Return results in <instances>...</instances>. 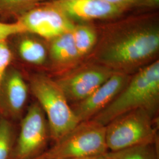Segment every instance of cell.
I'll return each instance as SVG.
<instances>
[{
  "label": "cell",
  "instance_id": "1",
  "mask_svg": "<svg viewBox=\"0 0 159 159\" xmlns=\"http://www.w3.org/2000/svg\"><path fill=\"white\" fill-rule=\"evenodd\" d=\"M159 50L157 18H133L120 23L104 34L92 52L90 62L114 73L132 75L156 60Z\"/></svg>",
  "mask_w": 159,
  "mask_h": 159
},
{
  "label": "cell",
  "instance_id": "2",
  "mask_svg": "<svg viewBox=\"0 0 159 159\" xmlns=\"http://www.w3.org/2000/svg\"><path fill=\"white\" fill-rule=\"evenodd\" d=\"M159 104V61L155 60L133 74L127 85L108 106L92 119L102 125L137 109L157 115Z\"/></svg>",
  "mask_w": 159,
  "mask_h": 159
},
{
  "label": "cell",
  "instance_id": "3",
  "mask_svg": "<svg viewBox=\"0 0 159 159\" xmlns=\"http://www.w3.org/2000/svg\"><path fill=\"white\" fill-rule=\"evenodd\" d=\"M31 94L39 104L48 121L50 139L54 143L79 123L71 104L54 79L41 71L24 70Z\"/></svg>",
  "mask_w": 159,
  "mask_h": 159
},
{
  "label": "cell",
  "instance_id": "4",
  "mask_svg": "<svg viewBox=\"0 0 159 159\" xmlns=\"http://www.w3.org/2000/svg\"><path fill=\"white\" fill-rule=\"evenodd\" d=\"M106 126L90 120L80 122L44 152L47 159L83 158L108 152Z\"/></svg>",
  "mask_w": 159,
  "mask_h": 159
},
{
  "label": "cell",
  "instance_id": "5",
  "mask_svg": "<svg viewBox=\"0 0 159 159\" xmlns=\"http://www.w3.org/2000/svg\"><path fill=\"white\" fill-rule=\"evenodd\" d=\"M156 116L143 109L121 115L106 125V144L110 151L157 142Z\"/></svg>",
  "mask_w": 159,
  "mask_h": 159
},
{
  "label": "cell",
  "instance_id": "6",
  "mask_svg": "<svg viewBox=\"0 0 159 159\" xmlns=\"http://www.w3.org/2000/svg\"><path fill=\"white\" fill-rule=\"evenodd\" d=\"M50 130L46 115L35 100L29 105L19 123L12 159H33L44 153Z\"/></svg>",
  "mask_w": 159,
  "mask_h": 159
},
{
  "label": "cell",
  "instance_id": "7",
  "mask_svg": "<svg viewBox=\"0 0 159 159\" xmlns=\"http://www.w3.org/2000/svg\"><path fill=\"white\" fill-rule=\"evenodd\" d=\"M113 73L104 66L89 62L57 75L54 80L69 103L75 104L89 96Z\"/></svg>",
  "mask_w": 159,
  "mask_h": 159
},
{
  "label": "cell",
  "instance_id": "8",
  "mask_svg": "<svg viewBox=\"0 0 159 159\" xmlns=\"http://www.w3.org/2000/svg\"><path fill=\"white\" fill-rule=\"evenodd\" d=\"M17 21L24 31L39 35L45 40H51L74 27L70 20L52 1H45L26 12Z\"/></svg>",
  "mask_w": 159,
  "mask_h": 159
},
{
  "label": "cell",
  "instance_id": "9",
  "mask_svg": "<svg viewBox=\"0 0 159 159\" xmlns=\"http://www.w3.org/2000/svg\"><path fill=\"white\" fill-rule=\"evenodd\" d=\"M30 94L24 71L11 64L0 84V116L19 123L29 107Z\"/></svg>",
  "mask_w": 159,
  "mask_h": 159
},
{
  "label": "cell",
  "instance_id": "10",
  "mask_svg": "<svg viewBox=\"0 0 159 159\" xmlns=\"http://www.w3.org/2000/svg\"><path fill=\"white\" fill-rule=\"evenodd\" d=\"M7 43L11 51L12 64L20 68H37L48 71V41L35 34L23 31L10 37Z\"/></svg>",
  "mask_w": 159,
  "mask_h": 159
},
{
  "label": "cell",
  "instance_id": "11",
  "mask_svg": "<svg viewBox=\"0 0 159 159\" xmlns=\"http://www.w3.org/2000/svg\"><path fill=\"white\" fill-rule=\"evenodd\" d=\"M131 77L130 75L114 73L89 96L71 105L79 123L92 119L108 106L127 85Z\"/></svg>",
  "mask_w": 159,
  "mask_h": 159
},
{
  "label": "cell",
  "instance_id": "12",
  "mask_svg": "<svg viewBox=\"0 0 159 159\" xmlns=\"http://www.w3.org/2000/svg\"><path fill=\"white\" fill-rule=\"evenodd\" d=\"M52 1L73 21L113 18L119 16L125 11L103 0Z\"/></svg>",
  "mask_w": 159,
  "mask_h": 159
},
{
  "label": "cell",
  "instance_id": "13",
  "mask_svg": "<svg viewBox=\"0 0 159 159\" xmlns=\"http://www.w3.org/2000/svg\"><path fill=\"white\" fill-rule=\"evenodd\" d=\"M48 71L52 74H63L66 70L75 67L81 61L74 44L71 31L48 40Z\"/></svg>",
  "mask_w": 159,
  "mask_h": 159
},
{
  "label": "cell",
  "instance_id": "14",
  "mask_svg": "<svg viewBox=\"0 0 159 159\" xmlns=\"http://www.w3.org/2000/svg\"><path fill=\"white\" fill-rule=\"evenodd\" d=\"M71 34L81 59L90 56L98 41L96 29L89 24H75Z\"/></svg>",
  "mask_w": 159,
  "mask_h": 159
},
{
  "label": "cell",
  "instance_id": "15",
  "mask_svg": "<svg viewBox=\"0 0 159 159\" xmlns=\"http://www.w3.org/2000/svg\"><path fill=\"white\" fill-rule=\"evenodd\" d=\"M157 142L135 146L117 151H108L102 159H159Z\"/></svg>",
  "mask_w": 159,
  "mask_h": 159
},
{
  "label": "cell",
  "instance_id": "16",
  "mask_svg": "<svg viewBox=\"0 0 159 159\" xmlns=\"http://www.w3.org/2000/svg\"><path fill=\"white\" fill-rule=\"evenodd\" d=\"M47 0H0V20L14 22L35 6Z\"/></svg>",
  "mask_w": 159,
  "mask_h": 159
},
{
  "label": "cell",
  "instance_id": "17",
  "mask_svg": "<svg viewBox=\"0 0 159 159\" xmlns=\"http://www.w3.org/2000/svg\"><path fill=\"white\" fill-rule=\"evenodd\" d=\"M19 123L0 116V159H12Z\"/></svg>",
  "mask_w": 159,
  "mask_h": 159
},
{
  "label": "cell",
  "instance_id": "18",
  "mask_svg": "<svg viewBox=\"0 0 159 159\" xmlns=\"http://www.w3.org/2000/svg\"><path fill=\"white\" fill-rule=\"evenodd\" d=\"M12 63V56L7 41L0 42V84Z\"/></svg>",
  "mask_w": 159,
  "mask_h": 159
},
{
  "label": "cell",
  "instance_id": "19",
  "mask_svg": "<svg viewBox=\"0 0 159 159\" xmlns=\"http://www.w3.org/2000/svg\"><path fill=\"white\" fill-rule=\"evenodd\" d=\"M24 31L18 21L6 23L0 21V42L7 40L14 34Z\"/></svg>",
  "mask_w": 159,
  "mask_h": 159
},
{
  "label": "cell",
  "instance_id": "20",
  "mask_svg": "<svg viewBox=\"0 0 159 159\" xmlns=\"http://www.w3.org/2000/svg\"><path fill=\"white\" fill-rule=\"evenodd\" d=\"M111 4L113 6H116L123 11L129 9L131 7L139 6L142 2L143 0H103Z\"/></svg>",
  "mask_w": 159,
  "mask_h": 159
},
{
  "label": "cell",
  "instance_id": "21",
  "mask_svg": "<svg viewBox=\"0 0 159 159\" xmlns=\"http://www.w3.org/2000/svg\"><path fill=\"white\" fill-rule=\"evenodd\" d=\"M159 5V0H143L139 6L148 8H156Z\"/></svg>",
  "mask_w": 159,
  "mask_h": 159
},
{
  "label": "cell",
  "instance_id": "22",
  "mask_svg": "<svg viewBox=\"0 0 159 159\" xmlns=\"http://www.w3.org/2000/svg\"><path fill=\"white\" fill-rule=\"evenodd\" d=\"M103 154V155H104ZM103 155L100 156H93V157H83V158H70V159H102Z\"/></svg>",
  "mask_w": 159,
  "mask_h": 159
},
{
  "label": "cell",
  "instance_id": "23",
  "mask_svg": "<svg viewBox=\"0 0 159 159\" xmlns=\"http://www.w3.org/2000/svg\"><path fill=\"white\" fill-rule=\"evenodd\" d=\"M47 159L46 158V155H45V154L44 153L43 154H41V155H40L39 156H38V157H35V158H34V159Z\"/></svg>",
  "mask_w": 159,
  "mask_h": 159
},
{
  "label": "cell",
  "instance_id": "24",
  "mask_svg": "<svg viewBox=\"0 0 159 159\" xmlns=\"http://www.w3.org/2000/svg\"><path fill=\"white\" fill-rule=\"evenodd\" d=\"M50 1H70V0H50Z\"/></svg>",
  "mask_w": 159,
  "mask_h": 159
}]
</instances>
